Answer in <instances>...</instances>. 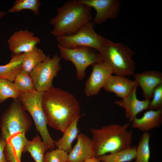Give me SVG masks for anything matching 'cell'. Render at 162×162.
Instances as JSON below:
<instances>
[{
	"label": "cell",
	"mask_w": 162,
	"mask_h": 162,
	"mask_svg": "<svg viewBox=\"0 0 162 162\" xmlns=\"http://www.w3.org/2000/svg\"><path fill=\"white\" fill-rule=\"evenodd\" d=\"M42 104L47 125L62 132L80 115L79 103L71 93L53 86L44 92Z\"/></svg>",
	"instance_id": "6da1fadb"
},
{
	"label": "cell",
	"mask_w": 162,
	"mask_h": 162,
	"mask_svg": "<svg viewBox=\"0 0 162 162\" xmlns=\"http://www.w3.org/2000/svg\"><path fill=\"white\" fill-rule=\"evenodd\" d=\"M91 8L78 0L67 1L56 8L57 14L50 21L51 34L56 38L72 35L92 19Z\"/></svg>",
	"instance_id": "7a4b0ae2"
},
{
	"label": "cell",
	"mask_w": 162,
	"mask_h": 162,
	"mask_svg": "<svg viewBox=\"0 0 162 162\" xmlns=\"http://www.w3.org/2000/svg\"><path fill=\"white\" fill-rule=\"evenodd\" d=\"M130 123L112 124L99 128H91L96 157L126 148L132 143L133 132Z\"/></svg>",
	"instance_id": "3957f363"
},
{
	"label": "cell",
	"mask_w": 162,
	"mask_h": 162,
	"mask_svg": "<svg viewBox=\"0 0 162 162\" xmlns=\"http://www.w3.org/2000/svg\"><path fill=\"white\" fill-rule=\"evenodd\" d=\"M99 52L116 75H134L135 66L132 58L134 52L125 45L107 39Z\"/></svg>",
	"instance_id": "277c9868"
},
{
	"label": "cell",
	"mask_w": 162,
	"mask_h": 162,
	"mask_svg": "<svg viewBox=\"0 0 162 162\" xmlns=\"http://www.w3.org/2000/svg\"><path fill=\"white\" fill-rule=\"evenodd\" d=\"M32 125L31 116L18 98L13 99L8 108L2 113L0 121L1 136L5 140L18 133L26 134Z\"/></svg>",
	"instance_id": "5b68a950"
},
{
	"label": "cell",
	"mask_w": 162,
	"mask_h": 162,
	"mask_svg": "<svg viewBox=\"0 0 162 162\" xmlns=\"http://www.w3.org/2000/svg\"><path fill=\"white\" fill-rule=\"evenodd\" d=\"M44 92L36 90L20 93L18 99L25 110L30 114L40 133L42 140L49 149H55V141L48 131L44 112L42 100Z\"/></svg>",
	"instance_id": "8992f818"
},
{
	"label": "cell",
	"mask_w": 162,
	"mask_h": 162,
	"mask_svg": "<svg viewBox=\"0 0 162 162\" xmlns=\"http://www.w3.org/2000/svg\"><path fill=\"white\" fill-rule=\"evenodd\" d=\"M61 57L71 62L76 70V78L82 81L86 76L87 68L93 64L104 61L103 57L97 50L86 46L66 48L57 44Z\"/></svg>",
	"instance_id": "52a82bcc"
},
{
	"label": "cell",
	"mask_w": 162,
	"mask_h": 162,
	"mask_svg": "<svg viewBox=\"0 0 162 162\" xmlns=\"http://www.w3.org/2000/svg\"><path fill=\"white\" fill-rule=\"evenodd\" d=\"M94 24L93 22H88L72 35L56 38L57 44L69 48L88 47L99 52L107 39L95 32L94 28Z\"/></svg>",
	"instance_id": "ba28073f"
},
{
	"label": "cell",
	"mask_w": 162,
	"mask_h": 162,
	"mask_svg": "<svg viewBox=\"0 0 162 162\" xmlns=\"http://www.w3.org/2000/svg\"><path fill=\"white\" fill-rule=\"evenodd\" d=\"M61 58L58 54L51 58L49 55L38 65L29 75L36 90L44 92L52 87V81L61 69Z\"/></svg>",
	"instance_id": "9c48e42d"
},
{
	"label": "cell",
	"mask_w": 162,
	"mask_h": 162,
	"mask_svg": "<svg viewBox=\"0 0 162 162\" xmlns=\"http://www.w3.org/2000/svg\"><path fill=\"white\" fill-rule=\"evenodd\" d=\"M92 66V72L85 85L84 92L87 97L97 95L107 79L113 74L111 67L104 61Z\"/></svg>",
	"instance_id": "30bf717a"
},
{
	"label": "cell",
	"mask_w": 162,
	"mask_h": 162,
	"mask_svg": "<svg viewBox=\"0 0 162 162\" xmlns=\"http://www.w3.org/2000/svg\"><path fill=\"white\" fill-rule=\"evenodd\" d=\"M40 41L34 33L27 30L14 32L8 40V48L12 54L25 53L33 50Z\"/></svg>",
	"instance_id": "8fae6325"
},
{
	"label": "cell",
	"mask_w": 162,
	"mask_h": 162,
	"mask_svg": "<svg viewBox=\"0 0 162 162\" xmlns=\"http://www.w3.org/2000/svg\"><path fill=\"white\" fill-rule=\"evenodd\" d=\"M91 8H94L96 14L93 19L94 24H100L118 15L120 2L117 0H78Z\"/></svg>",
	"instance_id": "7c38bea8"
},
{
	"label": "cell",
	"mask_w": 162,
	"mask_h": 162,
	"mask_svg": "<svg viewBox=\"0 0 162 162\" xmlns=\"http://www.w3.org/2000/svg\"><path fill=\"white\" fill-rule=\"evenodd\" d=\"M138 86L135 85L131 91L126 97L119 101H116V104L123 108L125 110L126 118L131 123L137 115L145 110L148 109L151 100H140L137 99L136 90Z\"/></svg>",
	"instance_id": "4fadbf2b"
},
{
	"label": "cell",
	"mask_w": 162,
	"mask_h": 162,
	"mask_svg": "<svg viewBox=\"0 0 162 162\" xmlns=\"http://www.w3.org/2000/svg\"><path fill=\"white\" fill-rule=\"evenodd\" d=\"M77 142L68 153V162H82L95 157L92 139L83 133L79 134Z\"/></svg>",
	"instance_id": "5bb4252c"
},
{
	"label": "cell",
	"mask_w": 162,
	"mask_h": 162,
	"mask_svg": "<svg viewBox=\"0 0 162 162\" xmlns=\"http://www.w3.org/2000/svg\"><path fill=\"white\" fill-rule=\"evenodd\" d=\"M134 76L136 83L142 90L144 99L151 100L154 89L162 84V73L158 71L149 70Z\"/></svg>",
	"instance_id": "9a60e30c"
},
{
	"label": "cell",
	"mask_w": 162,
	"mask_h": 162,
	"mask_svg": "<svg viewBox=\"0 0 162 162\" xmlns=\"http://www.w3.org/2000/svg\"><path fill=\"white\" fill-rule=\"evenodd\" d=\"M26 134L17 133L10 137L5 142L4 152L9 162H21L22 155L28 140Z\"/></svg>",
	"instance_id": "2e32d148"
},
{
	"label": "cell",
	"mask_w": 162,
	"mask_h": 162,
	"mask_svg": "<svg viewBox=\"0 0 162 162\" xmlns=\"http://www.w3.org/2000/svg\"><path fill=\"white\" fill-rule=\"evenodd\" d=\"M136 84L134 80L125 76L112 75L106 80L103 88L106 91L113 93L117 97L123 99L128 95Z\"/></svg>",
	"instance_id": "e0dca14e"
},
{
	"label": "cell",
	"mask_w": 162,
	"mask_h": 162,
	"mask_svg": "<svg viewBox=\"0 0 162 162\" xmlns=\"http://www.w3.org/2000/svg\"><path fill=\"white\" fill-rule=\"evenodd\" d=\"M131 127L144 132L160 127L162 123V109L149 110L140 118H135L131 123Z\"/></svg>",
	"instance_id": "ac0fdd59"
},
{
	"label": "cell",
	"mask_w": 162,
	"mask_h": 162,
	"mask_svg": "<svg viewBox=\"0 0 162 162\" xmlns=\"http://www.w3.org/2000/svg\"><path fill=\"white\" fill-rule=\"evenodd\" d=\"M24 53L12 54L9 62L0 65V78L14 82L17 75L22 70V64Z\"/></svg>",
	"instance_id": "d6986e66"
},
{
	"label": "cell",
	"mask_w": 162,
	"mask_h": 162,
	"mask_svg": "<svg viewBox=\"0 0 162 162\" xmlns=\"http://www.w3.org/2000/svg\"><path fill=\"white\" fill-rule=\"evenodd\" d=\"M81 116L75 119L63 133L62 136L55 141L56 147L68 153L71 150L73 142L77 138L79 132L77 127Z\"/></svg>",
	"instance_id": "ffe728a7"
},
{
	"label": "cell",
	"mask_w": 162,
	"mask_h": 162,
	"mask_svg": "<svg viewBox=\"0 0 162 162\" xmlns=\"http://www.w3.org/2000/svg\"><path fill=\"white\" fill-rule=\"evenodd\" d=\"M43 51L36 46L30 51L24 53L22 64V70L30 74L39 64L47 58Z\"/></svg>",
	"instance_id": "44dd1931"
},
{
	"label": "cell",
	"mask_w": 162,
	"mask_h": 162,
	"mask_svg": "<svg viewBox=\"0 0 162 162\" xmlns=\"http://www.w3.org/2000/svg\"><path fill=\"white\" fill-rule=\"evenodd\" d=\"M48 149L46 143L38 135L31 140H28L24 152H27L30 153L35 162H43L44 154Z\"/></svg>",
	"instance_id": "7402d4cb"
},
{
	"label": "cell",
	"mask_w": 162,
	"mask_h": 162,
	"mask_svg": "<svg viewBox=\"0 0 162 162\" xmlns=\"http://www.w3.org/2000/svg\"><path fill=\"white\" fill-rule=\"evenodd\" d=\"M136 146H130L121 150L97 158L103 162H129L136 158Z\"/></svg>",
	"instance_id": "603a6c76"
},
{
	"label": "cell",
	"mask_w": 162,
	"mask_h": 162,
	"mask_svg": "<svg viewBox=\"0 0 162 162\" xmlns=\"http://www.w3.org/2000/svg\"><path fill=\"white\" fill-rule=\"evenodd\" d=\"M150 137L148 132H144L142 135L136 146L135 162H149L150 156Z\"/></svg>",
	"instance_id": "cb8c5ba5"
},
{
	"label": "cell",
	"mask_w": 162,
	"mask_h": 162,
	"mask_svg": "<svg viewBox=\"0 0 162 162\" xmlns=\"http://www.w3.org/2000/svg\"><path fill=\"white\" fill-rule=\"evenodd\" d=\"M20 94L13 82L0 78V104L9 98H18Z\"/></svg>",
	"instance_id": "d4e9b609"
},
{
	"label": "cell",
	"mask_w": 162,
	"mask_h": 162,
	"mask_svg": "<svg viewBox=\"0 0 162 162\" xmlns=\"http://www.w3.org/2000/svg\"><path fill=\"white\" fill-rule=\"evenodd\" d=\"M41 2L39 0H16L13 5L8 10L9 13L20 12L25 10L32 11L35 15L39 13Z\"/></svg>",
	"instance_id": "484cf974"
},
{
	"label": "cell",
	"mask_w": 162,
	"mask_h": 162,
	"mask_svg": "<svg viewBox=\"0 0 162 162\" xmlns=\"http://www.w3.org/2000/svg\"><path fill=\"white\" fill-rule=\"evenodd\" d=\"M13 82L20 93L36 90L29 74L22 70L16 76Z\"/></svg>",
	"instance_id": "4316f807"
},
{
	"label": "cell",
	"mask_w": 162,
	"mask_h": 162,
	"mask_svg": "<svg viewBox=\"0 0 162 162\" xmlns=\"http://www.w3.org/2000/svg\"><path fill=\"white\" fill-rule=\"evenodd\" d=\"M50 150L45 154L43 162H68V153L58 148Z\"/></svg>",
	"instance_id": "83f0119b"
},
{
	"label": "cell",
	"mask_w": 162,
	"mask_h": 162,
	"mask_svg": "<svg viewBox=\"0 0 162 162\" xmlns=\"http://www.w3.org/2000/svg\"><path fill=\"white\" fill-rule=\"evenodd\" d=\"M162 109V84L154 89L148 109L157 110Z\"/></svg>",
	"instance_id": "f1b7e54d"
},
{
	"label": "cell",
	"mask_w": 162,
	"mask_h": 162,
	"mask_svg": "<svg viewBox=\"0 0 162 162\" xmlns=\"http://www.w3.org/2000/svg\"><path fill=\"white\" fill-rule=\"evenodd\" d=\"M5 143V140L0 136V162H9L4 152Z\"/></svg>",
	"instance_id": "f546056e"
},
{
	"label": "cell",
	"mask_w": 162,
	"mask_h": 162,
	"mask_svg": "<svg viewBox=\"0 0 162 162\" xmlns=\"http://www.w3.org/2000/svg\"><path fill=\"white\" fill-rule=\"evenodd\" d=\"M82 162H103L97 158L94 157L88 159Z\"/></svg>",
	"instance_id": "4dcf8cb0"
},
{
	"label": "cell",
	"mask_w": 162,
	"mask_h": 162,
	"mask_svg": "<svg viewBox=\"0 0 162 162\" xmlns=\"http://www.w3.org/2000/svg\"><path fill=\"white\" fill-rule=\"evenodd\" d=\"M6 13V12H3L0 10V20L4 16Z\"/></svg>",
	"instance_id": "1f68e13d"
}]
</instances>
